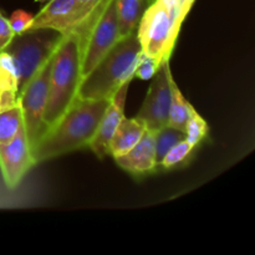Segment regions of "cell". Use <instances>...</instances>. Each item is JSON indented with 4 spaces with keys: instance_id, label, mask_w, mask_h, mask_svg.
Wrapping results in <instances>:
<instances>
[{
    "instance_id": "6da1fadb",
    "label": "cell",
    "mask_w": 255,
    "mask_h": 255,
    "mask_svg": "<svg viewBox=\"0 0 255 255\" xmlns=\"http://www.w3.org/2000/svg\"><path fill=\"white\" fill-rule=\"evenodd\" d=\"M111 99L76 97L32 149L35 163L89 147Z\"/></svg>"
},
{
    "instance_id": "7a4b0ae2",
    "label": "cell",
    "mask_w": 255,
    "mask_h": 255,
    "mask_svg": "<svg viewBox=\"0 0 255 255\" xmlns=\"http://www.w3.org/2000/svg\"><path fill=\"white\" fill-rule=\"evenodd\" d=\"M141 56L142 46L137 32L121 37L92 71L82 77L77 97L111 99L127 80L134 79V71Z\"/></svg>"
},
{
    "instance_id": "3957f363",
    "label": "cell",
    "mask_w": 255,
    "mask_h": 255,
    "mask_svg": "<svg viewBox=\"0 0 255 255\" xmlns=\"http://www.w3.org/2000/svg\"><path fill=\"white\" fill-rule=\"evenodd\" d=\"M196 0H154L147 6L137 36L142 54L159 65L168 61L176 46L179 30Z\"/></svg>"
},
{
    "instance_id": "277c9868",
    "label": "cell",
    "mask_w": 255,
    "mask_h": 255,
    "mask_svg": "<svg viewBox=\"0 0 255 255\" xmlns=\"http://www.w3.org/2000/svg\"><path fill=\"white\" fill-rule=\"evenodd\" d=\"M81 80V42L77 35H66L62 37L52 54L49 99L45 111L47 128L65 114V111L76 99Z\"/></svg>"
},
{
    "instance_id": "5b68a950",
    "label": "cell",
    "mask_w": 255,
    "mask_h": 255,
    "mask_svg": "<svg viewBox=\"0 0 255 255\" xmlns=\"http://www.w3.org/2000/svg\"><path fill=\"white\" fill-rule=\"evenodd\" d=\"M75 35L81 42L84 77L121 39L115 0H105Z\"/></svg>"
},
{
    "instance_id": "8992f818",
    "label": "cell",
    "mask_w": 255,
    "mask_h": 255,
    "mask_svg": "<svg viewBox=\"0 0 255 255\" xmlns=\"http://www.w3.org/2000/svg\"><path fill=\"white\" fill-rule=\"evenodd\" d=\"M64 35L54 29L37 27L14 35L4 51L11 55L19 72V92L37 70L52 56Z\"/></svg>"
},
{
    "instance_id": "52a82bcc",
    "label": "cell",
    "mask_w": 255,
    "mask_h": 255,
    "mask_svg": "<svg viewBox=\"0 0 255 255\" xmlns=\"http://www.w3.org/2000/svg\"><path fill=\"white\" fill-rule=\"evenodd\" d=\"M51 60L52 56L37 70L36 74L19 92L22 125L26 132L27 141L31 147V152L47 129L45 111H46L47 99H49Z\"/></svg>"
},
{
    "instance_id": "ba28073f",
    "label": "cell",
    "mask_w": 255,
    "mask_h": 255,
    "mask_svg": "<svg viewBox=\"0 0 255 255\" xmlns=\"http://www.w3.org/2000/svg\"><path fill=\"white\" fill-rule=\"evenodd\" d=\"M152 79L146 99L136 117L146 125L147 129L154 132L168 125L172 79L169 60L158 67Z\"/></svg>"
},
{
    "instance_id": "9c48e42d",
    "label": "cell",
    "mask_w": 255,
    "mask_h": 255,
    "mask_svg": "<svg viewBox=\"0 0 255 255\" xmlns=\"http://www.w3.org/2000/svg\"><path fill=\"white\" fill-rule=\"evenodd\" d=\"M94 11L85 9L76 0H50L46 6L35 15L30 29L47 27L61 32L64 36L77 34Z\"/></svg>"
},
{
    "instance_id": "30bf717a",
    "label": "cell",
    "mask_w": 255,
    "mask_h": 255,
    "mask_svg": "<svg viewBox=\"0 0 255 255\" xmlns=\"http://www.w3.org/2000/svg\"><path fill=\"white\" fill-rule=\"evenodd\" d=\"M36 166L24 126L10 142L0 144V172L7 188H16L25 174Z\"/></svg>"
},
{
    "instance_id": "8fae6325",
    "label": "cell",
    "mask_w": 255,
    "mask_h": 255,
    "mask_svg": "<svg viewBox=\"0 0 255 255\" xmlns=\"http://www.w3.org/2000/svg\"><path fill=\"white\" fill-rule=\"evenodd\" d=\"M131 81L132 80H127L111 97L109 106L100 121L99 128L92 141L90 142L89 148H91L99 158L110 156V143H111L112 136L125 117L127 92H128Z\"/></svg>"
},
{
    "instance_id": "7c38bea8",
    "label": "cell",
    "mask_w": 255,
    "mask_h": 255,
    "mask_svg": "<svg viewBox=\"0 0 255 255\" xmlns=\"http://www.w3.org/2000/svg\"><path fill=\"white\" fill-rule=\"evenodd\" d=\"M115 161L117 166L133 177H144L158 171L153 132L147 129L133 148Z\"/></svg>"
},
{
    "instance_id": "4fadbf2b",
    "label": "cell",
    "mask_w": 255,
    "mask_h": 255,
    "mask_svg": "<svg viewBox=\"0 0 255 255\" xmlns=\"http://www.w3.org/2000/svg\"><path fill=\"white\" fill-rule=\"evenodd\" d=\"M146 131V125L139 119L124 117L112 136L111 143H110V156H112L114 158L124 156L138 143Z\"/></svg>"
},
{
    "instance_id": "5bb4252c",
    "label": "cell",
    "mask_w": 255,
    "mask_h": 255,
    "mask_svg": "<svg viewBox=\"0 0 255 255\" xmlns=\"http://www.w3.org/2000/svg\"><path fill=\"white\" fill-rule=\"evenodd\" d=\"M120 36L125 37L137 32L139 21L149 5L148 0H115Z\"/></svg>"
},
{
    "instance_id": "9a60e30c",
    "label": "cell",
    "mask_w": 255,
    "mask_h": 255,
    "mask_svg": "<svg viewBox=\"0 0 255 255\" xmlns=\"http://www.w3.org/2000/svg\"><path fill=\"white\" fill-rule=\"evenodd\" d=\"M196 111L188 100L183 96L181 90L177 86L173 77L171 79V106H169L168 126L174 127L184 132L189 117Z\"/></svg>"
},
{
    "instance_id": "2e32d148",
    "label": "cell",
    "mask_w": 255,
    "mask_h": 255,
    "mask_svg": "<svg viewBox=\"0 0 255 255\" xmlns=\"http://www.w3.org/2000/svg\"><path fill=\"white\" fill-rule=\"evenodd\" d=\"M194 149L196 147L191 146L186 139L178 142L176 146L172 147L166 156L161 159L158 163V169H163V171H168V169L179 168V167H184L188 164V162L193 158Z\"/></svg>"
},
{
    "instance_id": "e0dca14e",
    "label": "cell",
    "mask_w": 255,
    "mask_h": 255,
    "mask_svg": "<svg viewBox=\"0 0 255 255\" xmlns=\"http://www.w3.org/2000/svg\"><path fill=\"white\" fill-rule=\"evenodd\" d=\"M22 126L24 125L20 105L14 109L0 112V144L11 141Z\"/></svg>"
},
{
    "instance_id": "ac0fdd59",
    "label": "cell",
    "mask_w": 255,
    "mask_h": 255,
    "mask_svg": "<svg viewBox=\"0 0 255 255\" xmlns=\"http://www.w3.org/2000/svg\"><path fill=\"white\" fill-rule=\"evenodd\" d=\"M154 133V144H156V154L158 163L161 159L166 156L167 152L176 146L178 142L183 141L186 138V134L181 129H177L171 126H164L162 128L157 129L153 132Z\"/></svg>"
},
{
    "instance_id": "d6986e66",
    "label": "cell",
    "mask_w": 255,
    "mask_h": 255,
    "mask_svg": "<svg viewBox=\"0 0 255 255\" xmlns=\"http://www.w3.org/2000/svg\"><path fill=\"white\" fill-rule=\"evenodd\" d=\"M0 90H14L19 94V72L11 55L0 51Z\"/></svg>"
},
{
    "instance_id": "ffe728a7",
    "label": "cell",
    "mask_w": 255,
    "mask_h": 255,
    "mask_svg": "<svg viewBox=\"0 0 255 255\" xmlns=\"http://www.w3.org/2000/svg\"><path fill=\"white\" fill-rule=\"evenodd\" d=\"M184 134H186L184 139L196 148L208 136V124L197 111H194L193 115L189 117L184 128Z\"/></svg>"
},
{
    "instance_id": "44dd1931",
    "label": "cell",
    "mask_w": 255,
    "mask_h": 255,
    "mask_svg": "<svg viewBox=\"0 0 255 255\" xmlns=\"http://www.w3.org/2000/svg\"><path fill=\"white\" fill-rule=\"evenodd\" d=\"M35 15L31 12L24 11V10H16L9 17L10 26H11L14 34H21L31 27L32 21H34Z\"/></svg>"
},
{
    "instance_id": "7402d4cb",
    "label": "cell",
    "mask_w": 255,
    "mask_h": 255,
    "mask_svg": "<svg viewBox=\"0 0 255 255\" xmlns=\"http://www.w3.org/2000/svg\"><path fill=\"white\" fill-rule=\"evenodd\" d=\"M159 66H161V65H159L156 60L142 54L141 59H139L138 64H137L136 71H134V77L141 80L152 79Z\"/></svg>"
},
{
    "instance_id": "603a6c76",
    "label": "cell",
    "mask_w": 255,
    "mask_h": 255,
    "mask_svg": "<svg viewBox=\"0 0 255 255\" xmlns=\"http://www.w3.org/2000/svg\"><path fill=\"white\" fill-rule=\"evenodd\" d=\"M14 35V31H12L11 26H10L9 19L4 16L2 12L0 11V51H2L9 45Z\"/></svg>"
},
{
    "instance_id": "cb8c5ba5",
    "label": "cell",
    "mask_w": 255,
    "mask_h": 255,
    "mask_svg": "<svg viewBox=\"0 0 255 255\" xmlns=\"http://www.w3.org/2000/svg\"><path fill=\"white\" fill-rule=\"evenodd\" d=\"M19 105V94L14 90H0V112L14 109Z\"/></svg>"
},
{
    "instance_id": "d4e9b609",
    "label": "cell",
    "mask_w": 255,
    "mask_h": 255,
    "mask_svg": "<svg viewBox=\"0 0 255 255\" xmlns=\"http://www.w3.org/2000/svg\"><path fill=\"white\" fill-rule=\"evenodd\" d=\"M35 1H50V0H35Z\"/></svg>"
},
{
    "instance_id": "484cf974",
    "label": "cell",
    "mask_w": 255,
    "mask_h": 255,
    "mask_svg": "<svg viewBox=\"0 0 255 255\" xmlns=\"http://www.w3.org/2000/svg\"><path fill=\"white\" fill-rule=\"evenodd\" d=\"M154 1V0H148V2H149V4H151V2H153Z\"/></svg>"
}]
</instances>
